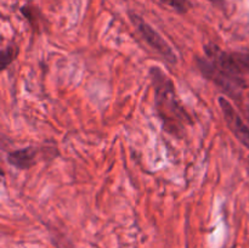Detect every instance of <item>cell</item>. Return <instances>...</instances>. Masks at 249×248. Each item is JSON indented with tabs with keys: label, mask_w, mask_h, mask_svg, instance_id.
<instances>
[{
	"label": "cell",
	"mask_w": 249,
	"mask_h": 248,
	"mask_svg": "<svg viewBox=\"0 0 249 248\" xmlns=\"http://www.w3.org/2000/svg\"><path fill=\"white\" fill-rule=\"evenodd\" d=\"M130 21L131 23L134 24V27L136 28V31L139 32V34L142 36L143 40H145L153 50L157 51V53H160L168 63H170V65L173 66L177 65V53H175V51L173 50L172 46L162 38V35H160L157 31H155L145 19L141 18V17L136 14H130Z\"/></svg>",
	"instance_id": "4"
},
{
	"label": "cell",
	"mask_w": 249,
	"mask_h": 248,
	"mask_svg": "<svg viewBox=\"0 0 249 248\" xmlns=\"http://www.w3.org/2000/svg\"><path fill=\"white\" fill-rule=\"evenodd\" d=\"M39 156H40V148L31 146L10 152L7 155V160L17 169H29L36 164Z\"/></svg>",
	"instance_id": "6"
},
{
	"label": "cell",
	"mask_w": 249,
	"mask_h": 248,
	"mask_svg": "<svg viewBox=\"0 0 249 248\" xmlns=\"http://www.w3.org/2000/svg\"><path fill=\"white\" fill-rule=\"evenodd\" d=\"M208 1L213 2V4H216V5H223V0H208Z\"/></svg>",
	"instance_id": "9"
},
{
	"label": "cell",
	"mask_w": 249,
	"mask_h": 248,
	"mask_svg": "<svg viewBox=\"0 0 249 248\" xmlns=\"http://www.w3.org/2000/svg\"><path fill=\"white\" fill-rule=\"evenodd\" d=\"M203 49L208 60L224 72L241 78L249 74V53H228L215 44H207Z\"/></svg>",
	"instance_id": "2"
},
{
	"label": "cell",
	"mask_w": 249,
	"mask_h": 248,
	"mask_svg": "<svg viewBox=\"0 0 249 248\" xmlns=\"http://www.w3.org/2000/svg\"><path fill=\"white\" fill-rule=\"evenodd\" d=\"M219 106H220L221 112H223V117L225 119L228 128L230 129L233 136L247 150H249V126L243 122L238 112L233 108V106L228 99L223 96L219 97Z\"/></svg>",
	"instance_id": "5"
},
{
	"label": "cell",
	"mask_w": 249,
	"mask_h": 248,
	"mask_svg": "<svg viewBox=\"0 0 249 248\" xmlns=\"http://www.w3.org/2000/svg\"><path fill=\"white\" fill-rule=\"evenodd\" d=\"M150 75L155 89L156 111L163 128L172 136L182 138L187 126L192 125V119L178 97L174 83L156 66L150 70Z\"/></svg>",
	"instance_id": "1"
},
{
	"label": "cell",
	"mask_w": 249,
	"mask_h": 248,
	"mask_svg": "<svg viewBox=\"0 0 249 248\" xmlns=\"http://www.w3.org/2000/svg\"><path fill=\"white\" fill-rule=\"evenodd\" d=\"M196 63L203 77L213 82L216 87L220 88L229 96L238 99L242 90L247 88V83L243 78L235 77V75L224 72L208 58L196 57Z\"/></svg>",
	"instance_id": "3"
},
{
	"label": "cell",
	"mask_w": 249,
	"mask_h": 248,
	"mask_svg": "<svg viewBox=\"0 0 249 248\" xmlns=\"http://www.w3.org/2000/svg\"><path fill=\"white\" fill-rule=\"evenodd\" d=\"M160 1L170 6L172 9H174L175 11L180 12V14L186 12L190 9V6H191L189 0H160Z\"/></svg>",
	"instance_id": "8"
},
{
	"label": "cell",
	"mask_w": 249,
	"mask_h": 248,
	"mask_svg": "<svg viewBox=\"0 0 249 248\" xmlns=\"http://www.w3.org/2000/svg\"><path fill=\"white\" fill-rule=\"evenodd\" d=\"M17 53H18V50L14 46H9L1 51V70H5L16 58Z\"/></svg>",
	"instance_id": "7"
}]
</instances>
